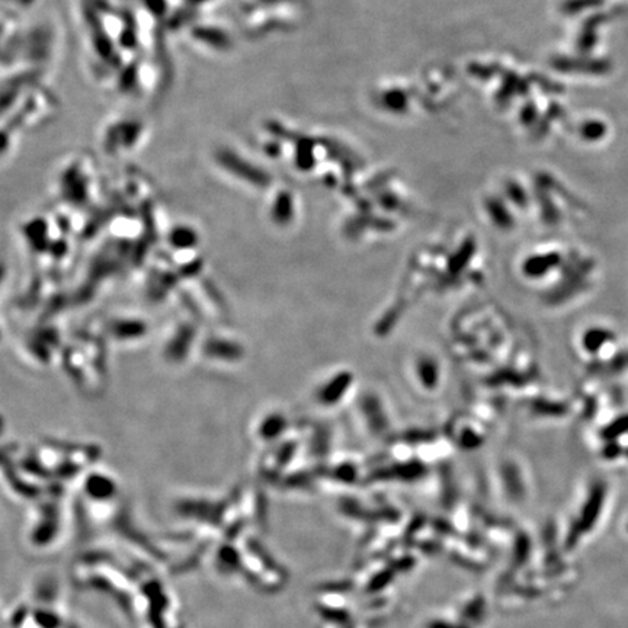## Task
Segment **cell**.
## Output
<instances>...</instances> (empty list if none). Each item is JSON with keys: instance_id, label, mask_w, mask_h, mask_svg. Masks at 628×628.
Returning <instances> with one entry per match:
<instances>
[{"instance_id": "obj_1", "label": "cell", "mask_w": 628, "mask_h": 628, "mask_svg": "<svg viewBox=\"0 0 628 628\" xmlns=\"http://www.w3.org/2000/svg\"><path fill=\"white\" fill-rule=\"evenodd\" d=\"M612 339V333L604 329H591L586 335H585V348L589 350V352H596L599 350V348L602 345H605L608 340Z\"/></svg>"}]
</instances>
